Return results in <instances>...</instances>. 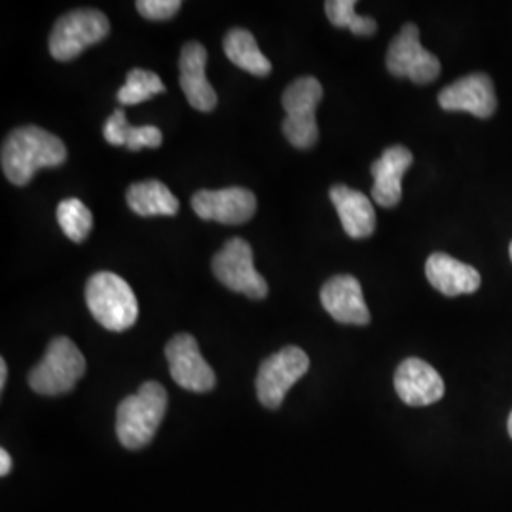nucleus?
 I'll list each match as a JSON object with an SVG mask.
<instances>
[{
	"instance_id": "nucleus-1",
	"label": "nucleus",
	"mask_w": 512,
	"mask_h": 512,
	"mask_svg": "<svg viewBox=\"0 0 512 512\" xmlns=\"http://www.w3.org/2000/svg\"><path fill=\"white\" fill-rule=\"evenodd\" d=\"M65 160V143L38 126H23L8 133L0 152L4 177L16 186L31 183L38 169L57 167L65 164Z\"/></svg>"
},
{
	"instance_id": "nucleus-2",
	"label": "nucleus",
	"mask_w": 512,
	"mask_h": 512,
	"mask_svg": "<svg viewBox=\"0 0 512 512\" xmlns=\"http://www.w3.org/2000/svg\"><path fill=\"white\" fill-rule=\"evenodd\" d=\"M167 410V391L158 382L141 385L116 410V435L124 448L139 450L150 444Z\"/></svg>"
},
{
	"instance_id": "nucleus-3",
	"label": "nucleus",
	"mask_w": 512,
	"mask_h": 512,
	"mask_svg": "<svg viewBox=\"0 0 512 512\" xmlns=\"http://www.w3.org/2000/svg\"><path fill=\"white\" fill-rule=\"evenodd\" d=\"M86 304L95 321L112 332H124L137 323L139 304L128 281L112 272L92 275L86 285Z\"/></svg>"
},
{
	"instance_id": "nucleus-4",
	"label": "nucleus",
	"mask_w": 512,
	"mask_h": 512,
	"mask_svg": "<svg viewBox=\"0 0 512 512\" xmlns=\"http://www.w3.org/2000/svg\"><path fill=\"white\" fill-rule=\"evenodd\" d=\"M86 374V359L73 340L59 336L50 342L42 361L29 374L31 389L44 397L71 393Z\"/></svg>"
},
{
	"instance_id": "nucleus-5",
	"label": "nucleus",
	"mask_w": 512,
	"mask_h": 512,
	"mask_svg": "<svg viewBox=\"0 0 512 512\" xmlns=\"http://www.w3.org/2000/svg\"><path fill=\"white\" fill-rule=\"evenodd\" d=\"M323 99V86L313 76H302L283 92L281 105L287 112L281 129L294 148L308 150L319 141L315 110Z\"/></svg>"
},
{
	"instance_id": "nucleus-6",
	"label": "nucleus",
	"mask_w": 512,
	"mask_h": 512,
	"mask_svg": "<svg viewBox=\"0 0 512 512\" xmlns=\"http://www.w3.org/2000/svg\"><path fill=\"white\" fill-rule=\"evenodd\" d=\"M109 18L93 8H80L55 21L50 35V54L57 61H71L93 44L109 37Z\"/></svg>"
},
{
	"instance_id": "nucleus-7",
	"label": "nucleus",
	"mask_w": 512,
	"mask_h": 512,
	"mask_svg": "<svg viewBox=\"0 0 512 512\" xmlns=\"http://www.w3.org/2000/svg\"><path fill=\"white\" fill-rule=\"evenodd\" d=\"M308 368L310 357L296 346H287L264 359L256 376V395L260 404L272 410L279 408L289 389L308 372Z\"/></svg>"
},
{
	"instance_id": "nucleus-8",
	"label": "nucleus",
	"mask_w": 512,
	"mask_h": 512,
	"mask_svg": "<svg viewBox=\"0 0 512 512\" xmlns=\"http://www.w3.org/2000/svg\"><path fill=\"white\" fill-rule=\"evenodd\" d=\"M213 274L234 293L262 300L268 296V283L256 272L253 249L245 239L234 238L213 258Z\"/></svg>"
},
{
	"instance_id": "nucleus-9",
	"label": "nucleus",
	"mask_w": 512,
	"mask_h": 512,
	"mask_svg": "<svg viewBox=\"0 0 512 512\" xmlns=\"http://www.w3.org/2000/svg\"><path fill=\"white\" fill-rule=\"evenodd\" d=\"M385 65L393 76L408 78L421 86L437 80L440 74L437 55L421 46L420 29L414 23H406L401 33L391 40Z\"/></svg>"
},
{
	"instance_id": "nucleus-10",
	"label": "nucleus",
	"mask_w": 512,
	"mask_h": 512,
	"mask_svg": "<svg viewBox=\"0 0 512 512\" xmlns=\"http://www.w3.org/2000/svg\"><path fill=\"white\" fill-rule=\"evenodd\" d=\"M165 359L175 384L192 393H209L217 376L211 365L203 359L198 340L192 334H177L165 346Z\"/></svg>"
},
{
	"instance_id": "nucleus-11",
	"label": "nucleus",
	"mask_w": 512,
	"mask_h": 512,
	"mask_svg": "<svg viewBox=\"0 0 512 512\" xmlns=\"http://www.w3.org/2000/svg\"><path fill=\"white\" fill-rule=\"evenodd\" d=\"M192 209L200 219L236 226L255 217L256 198L251 190L239 186L200 190L192 196Z\"/></svg>"
},
{
	"instance_id": "nucleus-12",
	"label": "nucleus",
	"mask_w": 512,
	"mask_h": 512,
	"mask_svg": "<svg viewBox=\"0 0 512 512\" xmlns=\"http://www.w3.org/2000/svg\"><path fill=\"white\" fill-rule=\"evenodd\" d=\"M439 105L448 112H469L476 118H490L497 109L494 82L484 73L459 78L439 93Z\"/></svg>"
},
{
	"instance_id": "nucleus-13",
	"label": "nucleus",
	"mask_w": 512,
	"mask_h": 512,
	"mask_svg": "<svg viewBox=\"0 0 512 512\" xmlns=\"http://www.w3.org/2000/svg\"><path fill=\"white\" fill-rule=\"evenodd\" d=\"M321 304L338 323L357 327L370 323L361 283L353 275H336L329 279L321 289Z\"/></svg>"
},
{
	"instance_id": "nucleus-14",
	"label": "nucleus",
	"mask_w": 512,
	"mask_h": 512,
	"mask_svg": "<svg viewBox=\"0 0 512 512\" xmlns=\"http://www.w3.org/2000/svg\"><path fill=\"white\" fill-rule=\"evenodd\" d=\"M395 391L408 406H429L444 397V382L429 363L410 357L395 372Z\"/></svg>"
},
{
	"instance_id": "nucleus-15",
	"label": "nucleus",
	"mask_w": 512,
	"mask_h": 512,
	"mask_svg": "<svg viewBox=\"0 0 512 512\" xmlns=\"http://www.w3.org/2000/svg\"><path fill=\"white\" fill-rule=\"evenodd\" d=\"M414 162L412 152L406 147L395 145L385 148L384 154L372 164L370 171L374 177L372 198L385 209L395 207L403 198V177Z\"/></svg>"
},
{
	"instance_id": "nucleus-16",
	"label": "nucleus",
	"mask_w": 512,
	"mask_h": 512,
	"mask_svg": "<svg viewBox=\"0 0 512 512\" xmlns=\"http://www.w3.org/2000/svg\"><path fill=\"white\" fill-rule=\"evenodd\" d=\"M207 67V50L200 42H188L184 44L179 69H181V88H183L186 101L192 109L200 112H211L217 107V92L209 84L205 76Z\"/></svg>"
},
{
	"instance_id": "nucleus-17",
	"label": "nucleus",
	"mask_w": 512,
	"mask_h": 512,
	"mask_svg": "<svg viewBox=\"0 0 512 512\" xmlns=\"http://www.w3.org/2000/svg\"><path fill=\"white\" fill-rule=\"evenodd\" d=\"M425 275L433 289L450 298L476 293L482 285V277L473 266L444 253H435L427 258Z\"/></svg>"
},
{
	"instance_id": "nucleus-18",
	"label": "nucleus",
	"mask_w": 512,
	"mask_h": 512,
	"mask_svg": "<svg viewBox=\"0 0 512 512\" xmlns=\"http://www.w3.org/2000/svg\"><path fill=\"white\" fill-rule=\"evenodd\" d=\"M330 202L336 207L349 238L363 239L374 234L376 211L363 192L344 184H336L330 188Z\"/></svg>"
},
{
	"instance_id": "nucleus-19",
	"label": "nucleus",
	"mask_w": 512,
	"mask_h": 512,
	"mask_svg": "<svg viewBox=\"0 0 512 512\" xmlns=\"http://www.w3.org/2000/svg\"><path fill=\"white\" fill-rule=\"evenodd\" d=\"M129 209L139 217H173L179 213V200L160 181L131 184L126 192Z\"/></svg>"
},
{
	"instance_id": "nucleus-20",
	"label": "nucleus",
	"mask_w": 512,
	"mask_h": 512,
	"mask_svg": "<svg viewBox=\"0 0 512 512\" xmlns=\"http://www.w3.org/2000/svg\"><path fill=\"white\" fill-rule=\"evenodd\" d=\"M103 137L112 147H128L131 152L141 148H158L164 143V135L156 126H131L124 110L114 114L103 126Z\"/></svg>"
},
{
	"instance_id": "nucleus-21",
	"label": "nucleus",
	"mask_w": 512,
	"mask_h": 512,
	"mask_svg": "<svg viewBox=\"0 0 512 512\" xmlns=\"http://www.w3.org/2000/svg\"><path fill=\"white\" fill-rule=\"evenodd\" d=\"M222 46L226 57L239 69L255 76H268L272 73L270 59L260 52L255 37L247 29H232L224 37Z\"/></svg>"
},
{
	"instance_id": "nucleus-22",
	"label": "nucleus",
	"mask_w": 512,
	"mask_h": 512,
	"mask_svg": "<svg viewBox=\"0 0 512 512\" xmlns=\"http://www.w3.org/2000/svg\"><path fill=\"white\" fill-rule=\"evenodd\" d=\"M57 222L67 238L74 243H82L92 232V211L80 200L69 198L57 205Z\"/></svg>"
},
{
	"instance_id": "nucleus-23",
	"label": "nucleus",
	"mask_w": 512,
	"mask_h": 512,
	"mask_svg": "<svg viewBox=\"0 0 512 512\" xmlns=\"http://www.w3.org/2000/svg\"><path fill=\"white\" fill-rule=\"evenodd\" d=\"M355 6H357L355 0H329L325 2V12L334 27L349 29L353 35H359V37L374 35L378 29L376 21L359 16L355 12Z\"/></svg>"
},
{
	"instance_id": "nucleus-24",
	"label": "nucleus",
	"mask_w": 512,
	"mask_h": 512,
	"mask_svg": "<svg viewBox=\"0 0 512 512\" xmlns=\"http://www.w3.org/2000/svg\"><path fill=\"white\" fill-rule=\"evenodd\" d=\"M164 92V82L158 74L147 69H133L129 71L128 80L118 90L116 97L122 105H139L148 101L150 97Z\"/></svg>"
},
{
	"instance_id": "nucleus-25",
	"label": "nucleus",
	"mask_w": 512,
	"mask_h": 512,
	"mask_svg": "<svg viewBox=\"0 0 512 512\" xmlns=\"http://www.w3.org/2000/svg\"><path fill=\"white\" fill-rule=\"evenodd\" d=\"M135 6L145 19L167 21L179 14L183 2L181 0H139Z\"/></svg>"
},
{
	"instance_id": "nucleus-26",
	"label": "nucleus",
	"mask_w": 512,
	"mask_h": 512,
	"mask_svg": "<svg viewBox=\"0 0 512 512\" xmlns=\"http://www.w3.org/2000/svg\"><path fill=\"white\" fill-rule=\"evenodd\" d=\"M12 471V458L8 454V450H0V475L6 476Z\"/></svg>"
},
{
	"instance_id": "nucleus-27",
	"label": "nucleus",
	"mask_w": 512,
	"mask_h": 512,
	"mask_svg": "<svg viewBox=\"0 0 512 512\" xmlns=\"http://www.w3.org/2000/svg\"><path fill=\"white\" fill-rule=\"evenodd\" d=\"M6 380H8V366H6V361L2 359L0 361V391L6 387Z\"/></svg>"
},
{
	"instance_id": "nucleus-28",
	"label": "nucleus",
	"mask_w": 512,
	"mask_h": 512,
	"mask_svg": "<svg viewBox=\"0 0 512 512\" xmlns=\"http://www.w3.org/2000/svg\"><path fill=\"white\" fill-rule=\"evenodd\" d=\"M509 435H511V439H512V412H511V416H509Z\"/></svg>"
},
{
	"instance_id": "nucleus-29",
	"label": "nucleus",
	"mask_w": 512,
	"mask_h": 512,
	"mask_svg": "<svg viewBox=\"0 0 512 512\" xmlns=\"http://www.w3.org/2000/svg\"><path fill=\"white\" fill-rule=\"evenodd\" d=\"M509 253H511V260H512V243H511V249H509Z\"/></svg>"
}]
</instances>
